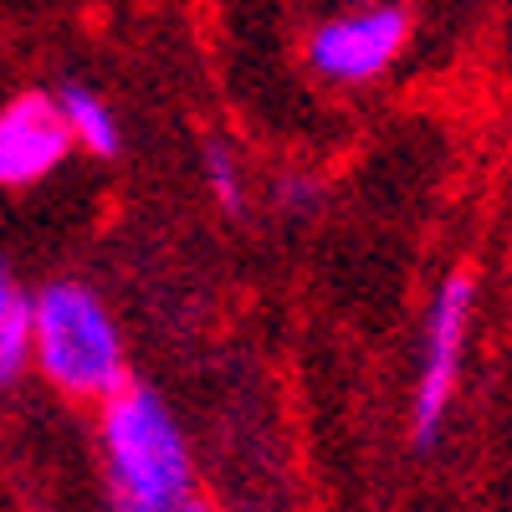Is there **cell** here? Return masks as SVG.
<instances>
[{
    "mask_svg": "<svg viewBox=\"0 0 512 512\" xmlns=\"http://www.w3.org/2000/svg\"><path fill=\"white\" fill-rule=\"evenodd\" d=\"M31 359L72 400H108L128 384L123 338L108 308L77 282H52L31 297Z\"/></svg>",
    "mask_w": 512,
    "mask_h": 512,
    "instance_id": "7a4b0ae2",
    "label": "cell"
},
{
    "mask_svg": "<svg viewBox=\"0 0 512 512\" xmlns=\"http://www.w3.org/2000/svg\"><path fill=\"white\" fill-rule=\"evenodd\" d=\"M205 175H210V190L226 210H241V175H236V159L226 144H210L205 149Z\"/></svg>",
    "mask_w": 512,
    "mask_h": 512,
    "instance_id": "ba28073f",
    "label": "cell"
},
{
    "mask_svg": "<svg viewBox=\"0 0 512 512\" xmlns=\"http://www.w3.org/2000/svg\"><path fill=\"white\" fill-rule=\"evenodd\" d=\"M31 359V297L0 262V384H11Z\"/></svg>",
    "mask_w": 512,
    "mask_h": 512,
    "instance_id": "52a82bcc",
    "label": "cell"
},
{
    "mask_svg": "<svg viewBox=\"0 0 512 512\" xmlns=\"http://www.w3.org/2000/svg\"><path fill=\"white\" fill-rule=\"evenodd\" d=\"M349 6H374V0H349Z\"/></svg>",
    "mask_w": 512,
    "mask_h": 512,
    "instance_id": "9c48e42d",
    "label": "cell"
},
{
    "mask_svg": "<svg viewBox=\"0 0 512 512\" xmlns=\"http://www.w3.org/2000/svg\"><path fill=\"white\" fill-rule=\"evenodd\" d=\"M405 36L410 16L390 0H374V6H354L349 16L318 26V36L308 41V62L333 82H369L400 57Z\"/></svg>",
    "mask_w": 512,
    "mask_h": 512,
    "instance_id": "277c9868",
    "label": "cell"
},
{
    "mask_svg": "<svg viewBox=\"0 0 512 512\" xmlns=\"http://www.w3.org/2000/svg\"><path fill=\"white\" fill-rule=\"evenodd\" d=\"M103 466L108 492L128 512L195 507V461L175 415L144 384H123L103 400Z\"/></svg>",
    "mask_w": 512,
    "mask_h": 512,
    "instance_id": "6da1fadb",
    "label": "cell"
},
{
    "mask_svg": "<svg viewBox=\"0 0 512 512\" xmlns=\"http://www.w3.org/2000/svg\"><path fill=\"white\" fill-rule=\"evenodd\" d=\"M57 108H62V118H67V128H72V144H82L88 154L113 159V154L123 149L118 118H113V108H108L98 93H88V88H77V82H67L62 98H57Z\"/></svg>",
    "mask_w": 512,
    "mask_h": 512,
    "instance_id": "8992f818",
    "label": "cell"
},
{
    "mask_svg": "<svg viewBox=\"0 0 512 512\" xmlns=\"http://www.w3.org/2000/svg\"><path fill=\"white\" fill-rule=\"evenodd\" d=\"M472 303H477L472 272H451L431 303L425 364H420V390H415V446H436V436H441L451 384H456V359L466 344V323H472Z\"/></svg>",
    "mask_w": 512,
    "mask_h": 512,
    "instance_id": "3957f363",
    "label": "cell"
},
{
    "mask_svg": "<svg viewBox=\"0 0 512 512\" xmlns=\"http://www.w3.org/2000/svg\"><path fill=\"white\" fill-rule=\"evenodd\" d=\"M72 149V128L47 93H26L0 108V185L21 190L47 180Z\"/></svg>",
    "mask_w": 512,
    "mask_h": 512,
    "instance_id": "5b68a950",
    "label": "cell"
}]
</instances>
